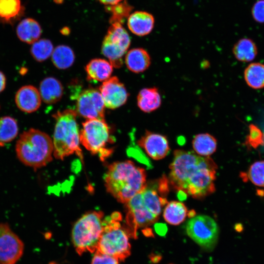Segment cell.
I'll return each instance as SVG.
<instances>
[{
  "label": "cell",
  "mask_w": 264,
  "mask_h": 264,
  "mask_svg": "<svg viewBox=\"0 0 264 264\" xmlns=\"http://www.w3.org/2000/svg\"><path fill=\"white\" fill-rule=\"evenodd\" d=\"M168 203L157 193L156 183L147 184L140 192L126 203V228L130 235L136 237L139 228L149 226L158 219L161 209Z\"/></svg>",
  "instance_id": "1"
},
{
  "label": "cell",
  "mask_w": 264,
  "mask_h": 264,
  "mask_svg": "<svg viewBox=\"0 0 264 264\" xmlns=\"http://www.w3.org/2000/svg\"><path fill=\"white\" fill-rule=\"evenodd\" d=\"M104 181L107 192L118 202L125 204L147 184L145 170L130 160L110 164Z\"/></svg>",
  "instance_id": "2"
},
{
  "label": "cell",
  "mask_w": 264,
  "mask_h": 264,
  "mask_svg": "<svg viewBox=\"0 0 264 264\" xmlns=\"http://www.w3.org/2000/svg\"><path fill=\"white\" fill-rule=\"evenodd\" d=\"M15 150L18 158L22 164L36 170L52 160L53 144L45 132L30 129L20 135Z\"/></svg>",
  "instance_id": "3"
},
{
  "label": "cell",
  "mask_w": 264,
  "mask_h": 264,
  "mask_svg": "<svg viewBox=\"0 0 264 264\" xmlns=\"http://www.w3.org/2000/svg\"><path fill=\"white\" fill-rule=\"evenodd\" d=\"M76 112L72 110L58 111L53 117L55 119L53 134V155L58 159L76 154L82 159L80 147V132Z\"/></svg>",
  "instance_id": "4"
},
{
  "label": "cell",
  "mask_w": 264,
  "mask_h": 264,
  "mask_svg": "<svg viewBox=\"0 0 264 264\" xmlns=\"http://www.w3.org/2000/svg\"><path fill=\"white\" fill-rule=\"evenodd\" d=\"M122 215L115 212L104 219V229L96 251L123 261L131 254L129 234L122 226Z\"/></svg>",
  "instance_id": "5"
},
{
  "label": "cell",
  "mask_w": 264,
  "mask_h": 264,
  "mask_svg": "<svg viewBox=\"0 0 264 264\" xmlns=\"http://www.w3.org/2000/svg\"><path fill=\"white\" fill-rule=\"evenodd\" d=\"M104 214L101 211L89 212L74 224L71 239L79 255L95 252L104 229Z\"/></svg>",
  "instance_id": "6"
},
{
  "label": "cell",
  "mask_w": 264,
  "mask_h": 264,
  "mask_svg": "<svg viewBox=\"0 0 264 264\" xmlns=\"http://www.w3.org/2000/svg\"><path fill=\"white\" fill-rule=\"evenodd\" d=\"M81 144L93 154H98L102 161L109 157L113 148L109 147L114 140L104 119H88L83 123L80 132Z\"/></svg>",
  "instance_id": "7"
},
{
  "label": "cell",
  "mask_w": 264,
  "mask_h": 264,
  "mask_svg": "<svg viewBox=\"0 0 264 264\" xmlns=\"http://www.w3.org/2000/svg\"><path fill=\"white\" fill-rule=\"evenodd\" d=\"M174 155L170 165L169 178L173 187L178 191H182L188 179L211 158L181 150H175Z\"/></svg>",
  "instance_id": "8"
},
{
  "label": "cell",
  "mask_w": 264,
  "mask_h": 264,
  "mask_svg": "<svg viewBox=\"0 0 264 264\" xmlns=\"http://www.w3.org/2000/svg\"><path fill=\"white\" fill-rule=\"evenodd\" d=\"M130 44L129 35L121 23H112L103 40L102 53L113 67L119 68L123 65V57Z\"/></svg>",
  "instance_id": "9"
},
{
  "label": "cell",
  "mask_w": 264,
  "mask_h": 264,
  "mask_svg": "<svg viewBox=\"0 0 264 264\" xmlns=\"http://www.w3.org/2000/svg\"><path fill=\"white\" fill-rule=\"evenodd\" d=\"M185 229L188 236L205 250H213L217 243L219 227L209 216L198 215L192 218L187 221Z\"/></svg>",
  "instance_id": "10"
},
{
  "label": "cell",
  "mask_w": 264,
  "mask_h": 264,
  "mask_svg": "<svg viewBox=\"0 0 264 264\" xmlns=\"http://www.w3.org/2000/svg\"><path fill=\"white\" fill-rule=\"evenodd\" d=\"M24 250L23 242L9 225L0 222V264H16Z\"/></svg>",
  "instance_id": "11"
},
{
  "label": "cell",
  "mask_w": 264,
  "mask_h": 264,
  "mask_svg": "<svg viewBox=\"0 0 264 264\" xmlns=\"http://www.w3.org/2000/svg\"><path fill=\"white\" fill-rule=\"evenodd\" d=\"M105 104L100 91L93 88L85 89L78 95L77 112L88 119L104 118Z\"/></svg>",
  "instance_id": "12"
},
{
  "label": "cell",
  "mask_w": 264,
  "mask_h": 264,
  "mask_svg": "<svg viewBox=\"0 0 264 264\" xmlns=\"http://www.w3.org/2000/svg\"><path fill=\"white\" fill-rule=\"evenodd\" d=\"M99 89L105 106L110 109L123 105L129 96L124 85L115 76L104 81Z\"/></svg>",
  "instance_id": "13"
},
{
  "label": "cell",
  "mask_w": 264,
  "mask_h": 264,
  "mask_svg": "<svg viewBox=\"0 0 264 264\" xmlns=\"http://www.w3.org/2000/svg\"><path fill=\"white\" fill-rule=\"evenodd\" d=\"M137 144L144 149L150 157L154 160L163 158L170 150L166 136L149 131H146L138 140Z\"/></svg>",
  "instance_id": "14"
},
{
  "label": "cell",
  "mask_w": 264,
  "mask_h": 264,
  "mask_svg": "<svg viewBox=\"0 0 264 264\" xmlns=\"http://www.w3.org/2000/svg\"><path fill=\"white\" fill-rule=\"evenodd\" d=\"M17 107L26 113L36 111L40 107L42 99L38 89L31 85L21 87L16 92L15 97Z\"/></svg>",
  "instance_id": "15"
},
{
  "label": "cell",
  "mask_w": 264,
  "mask_h": 264,
  "mask_svg": "<svg viewBox=\"0 0 264 264\" xmlns=\"http://www.w3.org/2000/svg\"><path fill=\"white\" fill-rule=\"evenodd\" d=\"M128 26L134 34L144 36L150 34L154 25V19L150 13L145 11H135L128 19Z\"/></svg>",
  "instance_id": "16"
},
{
  "label": "cell",
  "mask_w": 264,
  "mask_h": 264,
  "mask_svg": "<svg viewBox=\"0 0 264 264\" xmlns=\"http://www.w3.org/2000/svg\"><path fill=\"white\" fill-rule=\"evenodd\" d=\"M125 63L128 69L134 73L145 71L150 66L151 58L148 52L142 48L130 50L125 57Z\"/></svg>",
  "instance_id": "17"
},
{
  "label": "cell",
  "mask_w": 264,
  "mask_h": 264,
  "mask_svg": "<svg viewBox=\"0 0 264 264\" xmlns=\"http://www.w3.org/2000/svg\"><path fill=\"white\" fill-rule=\"evenodd\" d=\"M39 91L42 100L46 104H51L61 99L63 94V88L58 80L49 77L41 81Z\"/></svg>",
  "instance_id": "18"
},
{
  "label": "cell",
  "mask_w": 264,
  "mask_h": 264,
  "mask_svg": "<svg viewBox=\"0 0 264 264\" xmlns=\"http://www.w3.org/2000/svg\"><path fill=\"white\" fill-rule=\"evenodd\" d=\"M162 103L161 96L156 87L144 88L140 90L137 97V104L143 112H152L157 110Z\"/></svg>",
  "instance_id": "19"
},
{
  "label": "cell",
  "mask_w": 264,
  "mask_h": 264,
  "mask_svg": "<svg viewBox=\"0 0 264 264\" xmlns=\"http://www.w3.org/2000/svg\"><path fill=\"white\" fill-rule=\"evenodd\" d=\"M18 38L22 42L32 44L38 40L42 34L40 24L32 18L24 19L18 24L16 28Z\"/></svg>",
  "instance_id": "20"
},
{
  "label": "cell",
  "mask_w": 264,
  "mask_h": 264,
  "mask_svg": "<svg viewBox=\"0 0 264 264\" xmlns=\"http://www.w3.org/2000/svg\"><path fill=\"white\" fill-rule=\"evenodd\" d=\"M112 67L110 63L106 60L93 59L86 66L88 79L95 81H105L110 77Z\"/></svg>",
  "instance_id": "21"
},
{
  "label": "cell",
  "mask_w": 264,
  "mask_h": 264,
  "mask_svg": "<svg viewBox=\"0 0 264 264\" xmlns=\"http://www.w3.org/2000/svg\"><path fill=\"white\" fill-rule=\"evenodd\" d=\"M24 10L20 0H0V20L12 24L23 15Z\"/></svg>",
  "instance_id": "22"
},
{
  "label": "cell",
  "mask_w": 264,
  "mask_h": 264,
  "mask_svg": "<svg viewBox=\"0 0 264 264\" xmlns=\"http://www.w3.org/2000/svg\"><path fill=\"white\" fill-rule=\"evenodd\" d=\"M194 151L198 154L209 156L217 149V140L208 133H202L196 135L192 140Z\"/></svg>",
  "instance_id": "23"
},
{
  "label": "cell",
  "mask_w": 264,
  "mask_h": 264,
  "mask_svg": "<svg viewBox=\"0 0 264 264\" xmlns=\"http://www.w3.org/2000/svg\"><path fill=\"white\" fill-rule=\"evenodd\" d=\"M188 210L182 202L172 201L168 202L163 211V218L168 223L176 225L182 223L188 215Z\"/></svg>",
  "instance_id": "24"
},
{
  "label": "cell",
  "mask_w": 264,
  "mask_h": 264,
  "mask_svg": "<svg viewBox=\"0 0 264 264\" xmlns=\"http://www.w3.org/2000/svg\"><path fill=\"white\" fill-rule=\"evenodd\" d=\"M232 51L235 58L243 62L252 61L257 54L255 43L248 38H242L239 40L234 44Z\"/></svg>",
  "instance_id": "25"
},
{
  "label": "cell",
  "mask_w": 264,
  "mask_h": 264,
  "mask_svg": "<svg viewBox=\"0 0 264 264\" xmlns=\"http://www.w3.org/2000/svg\"><path fill=\"white\" fill-rule=\"evenodd\" d=\"M51 60L56 67L64 69L68 68L73 64L75 55L72 49L69 46L60 45L53 49Z\"/></svg>",
  "instance_id": "26"
},
{
  "label": "cell",
  "mask_w": 264,
  "mask_h": 264,
  "mask_svg": "<svg viewBox=\"0 0 264 264\" xmlns=\"http://www.w3.org/2000/svg\"><path fill=\"white\" fill-rule=\"evenodd\" d=\"M244 77L246 84L254 89L264 87V65L255 63L250 64L244 72Z\"/></svg>",
  "instance_id": "27"
},
{
  "label": "cell",
  "mask_w": 264,
  "mask_h": 264,
  "mask_svg": "<svg viewBox=\"0 0 264 264\" xmlns=\"http://www.w3.org/2000/svg\"><path fill=\"white\" fill-rule=\"evenodd\" d=\"M17 120L11 116L0 118V146L13 140L18 134Z\"/></svg>",
  "instance_id": "28"
},
{
  "label": "cell",
  "mask_w": 264,
  "mask_h": 264,
  "mask_svg": "<svg viewBox=\"0 0 264 264\" xmlns=\"http://www.w3.org/2000/svg\"><path fill=\"white\" fill-rule=\"evenodd\" d=\"M53 49V44L50 40L42 39L37 40L32 44L30 53L36 61L42 62L52 55Z\"/></svg>",
  "instance_id": "29"
},
{
  "label": "cell",
  "mask_w": 264,
  "mask_h": 264,
  "mask_svg": "<svg viewBox=\"0 0 264 264\" xmlns=\"http://www.w3.org/2000/svg\"><path fill=\"white\" fill-rule=\"evenodd\" d=\"M107 9L112 14L110 20V23H122L125 19L129 15L132 7L125 1L113 5H108Z\"/></svg>",
  "instance_id": "30"
},
{
  "label": "cell",
  "mask_w": 264,
  "mask_h": 264,
  "mask_svg": "<svg viewBox=\"0 0 264 264\" xmlns=\"http://www.w3.org/2000/svg\"><path fill=\"white\" fill-rule=\"evenodd\" d=\"M246 176L253 184L264 188V160L257 161L252 163Z\"/></svg>",
  "instance_id": "31"
},
{
  "label": "cell",
  "mask_w": 264,
  "mask_h": 264,
  "mask_svg": "<svg viewBox=\"0 0 264 264\" xmlns=\"http://www.w3.org/2000/svg\"><path fill=\"white\" fill-rule=\"evenodd\" d=\"M90 264H119V260L110 255L95 251Z\"/></svg>",
  "instance_id": "32"
},
{
  "label": "cell",
  "mask_w": 264,
  "mask_h": 264,
  "mask_svg": "<svg viewBox=\"0 0 264 264\" xmlns=\"http://www.w3.org/2000/svg\"><path fill=\"white\" fill-rule=\"evenodd\" d=\"M251 13L256 22L264 23V0H258L254 4Z\"/></svg>",
  "instance_id": "33"
},
{
  "label": "cell",
  "mask_w": 264,
  "mask_h": 264,
  "mask_svg": "<svg viewBox=\"0 0 264 264\" xmlns=\"http://www.w3.org/2000/svg\"><path fill=\"white\" fill-rule=\"evenodd\" d=\"M263 140L262 134L257 131H253L249 136L247 142L254 148H256L263 143Z\"/></svg>",
  "instance_id": "34"
},
{
  "label": "cell",
  "mask_w": 264,
  "mask_h": 264,
  "mask_svg": "<svg viewBox=\"0 0 264 264\" xmlns=\"http://www.w3.org/2000/svg\"><path fill=\"white\" fill-rule=\"evenodd\" d=\"M6 83V79L4 73L0 70V93L5 88Z\"/></svg>",
  "instance_id": "35"
},
{
  "label": "cell",
  "mask_w": 264,
  "mask_h": 264,
  "mask_svg": "<svg viewBox=\"0 0 264 264\" xmlns=\"http://www.w3.org/2000/svg\"><path fill=\"white\" fill-rule=\"evenodd\" d=\"M155 228L156 231L161 235H164L167 232V228L164 224H156Z\"/></svg>",
  "instance_id": "36"
},
{
  "label": "cell",
  "mask_w": 264,
  "mask_h": 264,
  "mask_svg": "<svg viewBox=\"0 0 264 264\" xmlns=\"http://www.w3.org/2000/svg\"><path fill=\"white\" fill-rule=\"evenodd\" d=\"M122 0H99L103 4L108 5H113L119 3Z\"/></svg>",
  "instance_id": "37"
},
{
  "label": "cell",
  "mask_w": 264,
  "mask_h": 264,
  "mask_svg": "<svg viewBox=\"0 0 264 264\" xmlns=\"http://www.w3.org/2000/svg\"><path fill=\"white\" fill-rule=\"evenodd\" d=\"M151 259L153 262L156 263L160 261L161 257L160 255L152 256Z\"/></svg>",
  "instance_id": "38"
},
{
  "label": "cell",
  "mask_w": 264,
  "mask_h": 264,
  "mask_svg": "<svg viewBox=\"0 0 264 264\" xmlns=\"http://www.w3.org/2000/svg\"><path fill=\"white\" fill-rule=\"evenodd\" d=\"M61 32L64 35H67L69 33V30L67 28H64L61 30Z\"/></svg>",
  "instance_id": "39"
}]
</instances>
